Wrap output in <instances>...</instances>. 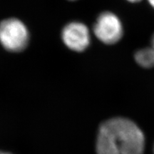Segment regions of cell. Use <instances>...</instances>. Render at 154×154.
Returning <instances> with one entry per match:
<instances>
[{"mask_svg":"<svg viewBox=\"0 0 154 154\" xmlns=\"http://www.w3.org/2000/svg\"><path fill=\"white\" fill-rule=\"evenodd\" d=\"M63 44L76 52L86 50L91 42L90 32L86 25L80 22H72L67 24L61 32Z\"/></svg>","mask_w":154,"mask_h":154,"instance_id":"4","label":"cell"},{"mask_svg":"<svg viewBox=\"0 0 154 154\" xmlns=\"http://www.w3.org/2000/svg\"><path fill=\"white\" fill-rule=\"evenodd\" d=\"M134 59L139 66L143 68L154 67V49L146 47L138 50L134 55Z\"/></svg>","mask_w":154,"mask_h":154,"instance_id":"5","label":"cell"},{"mask_svg":"<svg viewBox=\"0 0 154 154\" xmlns=\"http://www.w3.org/2000/svg\"><path fill=\"white\" fill-rule=\"evenodd\" d=\"M0 154H11V153H7V152H3V151H0Z\"/></svg>","mask_w":154,"mask_h":154,"instance_id":"9","label":"cell"},{"mask_svg":"<svg viewBox=\"0 0 154 154\" xmlns=\"http://www.w3.org/2000/svg\"><path fill=\"white\" fill-rule=\"evenodd\" d=\"M148 2H149L151 7L154 9V0H148Z\"/></svg>","mask_w":154,"mask_h":154,"instance_id":"6","label":"cell"},{"mask_svg":"<svg viewBox=\"0 0 154 154\" xmlns=\"http://www.w3.org/2000/svg\"><path fill=\"white\" fill-rule=\"evenodd\" d=\"M94 33L101 42L113 44L118 42L123 35V26L120 19L111 11L102 12L94 25Z\"/></svg>","mask_w":154,"mask_h":154,"instance_id":"3","label":"cell"},{"mask_svg":"<svg viewBox=\"0 0 154 154\" xmlns=\"http://www.w3.org/2000/svg\"><path fill=\"white\" fill-rule=\"evenodd\" d=\"M128 1L130 2L135 3V2H140V0H128Z\"/></svg>","mask_w":154,"mask_h":154,"instance_id":"8","label":"cell"},{"mask_svg":"<svg viewBox=\"0 0 154 154\" xmlns=\"http://www.w3.org/2000/svg\"><path fill=\"white\" fill-rule=\"evenodd\" d=\"M29 33L22 21L8 18L0 22V44L10 52H20L27 47Z\"/></svg>","mask_w":154,"mask_h":154,"instance_id":"2","label":"cell"},{"mask_svg":"<svg viewBox=\"0 0 154 154\" xmlns=\"http://www.w3.org/2000/svg\"><path fill=\"white\" fill-rule=\"evenodd\" d=\"M144 149L143 133L130 119L115 117L100 126L96 142L97 154H143Z\"/></svg>","mask_w":154,"mask_h":154,"instance_id":"1","label":"cell"},{"mask_svg":"<svg viewBox=\"0 0 154 154\" xmlns=\"http://www.w3.org/2000/svg\"><path fill=\"white\" fill-rule=\"evenodd\" d=\"M151 47L153 48L154 49V34L153 35V37H152V40H151Z\"/></svg>","mask_w":154,"mask_h":154,"instance_id":"7","label":"cell"},{"mask_svg":"<svg viewBox=\"0 0 154 154\" xmlns=\"http://www.w3.org/2000/svg\"><path fill=\"white\" fill-rule=\"evenodd\" d=\"M72 1H75V0H72Z\"/></svg>","mask_w":154,"mask_h":154,"instance_id":"10","label":"cell"}]
</instances>
